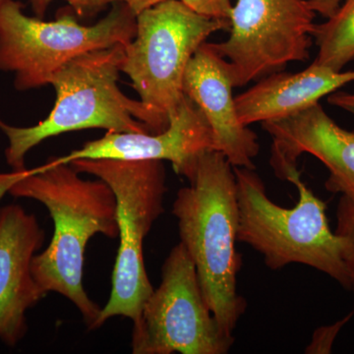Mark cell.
<instances>
[{"instance_id":"6da1fadb","label":"cell","mask_w":354,"mask_h":354,"mask_svg":"<svg viewBox=\"0 0 354 354\" xmlns=\"http://www.w3.org/2000/svg\"><path fill=\"white\" fill-rule=\"evenodd\" d=\"M8 193L41 202L50 212L55 232L48 248L32 258V276L44 292L55 291L70 300L88 329L95 330L102 308L84 288V258L94 235L118 236L113 190L102 179L85 180L71 165L53 158L27 169Z\"/></svg>"},{"instance_id":"7a4b0ae2","label":"cell","mask_w":354,"mask_h":354,"mask_svg":"<svg viewBox=\"0 0 354 354\" xmlns=\"http://www.w3.org/2000/svg\"><path fill=\"white\" fill-rule=\"evenodd\" d=\"M177 192L172 214L180 242L194 262L203 295L221 328L232 334L246 301L237 291L241 256L236 251L239 211L234 167L223 153H200Z\"/></svg>"},{"instance_id":"3957f363","label":"cell","mask_w":354,"mask_h":354,"mask_svg":"<svg viewBox=\"0 0 354 354\" xmlns=\"http://www.w3.org/2000/svg\"><path fill=\"white\" fill-rule=\"evenodd\" d=\"M124 46L83 53L58 69L50 84L57 93L55 106L38 124L16 127L0 120V130L8 139L6 160L12 171L26 169V156L32 148L64 133L94 128L149 133L143 104L127 97L118 85Z\"/></svg>"},{"instance_id":"277c9868","label":"cell","mask_w":354,"mask_h":354,"mask_svg":"<svg viewBox=\"0 0 354 354\" xmlns=\"http://www.w3.org/2000/svg\"><path fill=\"white\" fill-rule=\"evenodd\" d=\"M239 225L237 241L248 244L272 270L290 264L309 266L349 290L344 241L330 230L325 202L298 176L291 179L299 198L293 208L272 201L262 178L252 169L234 167Z\"/></svg>"},{"instance_id":"5b68a950","label":"cell","mask_w":354,"mask_h":354,"mask_svg":"<svg viewBox=\"0 0 354 354\" xmlns=\"http://www.w3.org/2000/svg\"><path fill=\"white\" fill-rule=\"evenodd\" d=\"M134 39L124 46L121 72L132 81L147 114L151 134L164 132L183 101L186 68L214 32L230 21L198 14L181 0H164L136 16Z\"/></svg>"},{"instance_id":"8992f818","label":"cell","mask_w":354,"mask_h":354,"mask_svg":"<svg viewBox=\"0 0 354 354\" xmlns=\"http://www.w3.org/2000/svg\"><path fill=\"white\" fill-rule=\"evenodd\" d=\"M79 174H92L113 190L116 201L120 248L108 304L95 329L115 316L139 318L153 288L144 263L143 242L164 214L167 176L162 160H76Z\"/></svg>"},{"instance_id":"52a82bcc","label":"cell","mask_w":354,"mask_h":354,"mask_svg":"<svg viewBox=\"0 0 354 354\" xmlns=\"http://www.w3.org/2000/svg\"><path fill=\"white\" fill-rule=\"evenodd\" d=\"M23 8L21 2L6 0L0 9V71L14 74L18 91L50 85L55 72L73 58L127 46L136 35V14L127 2L113 4L106 17L91 26L80 24L72 9L46 22L26 15Z\"/></svg>"},{"instance_id":"ba28073f","label":"cell","mask_w":354,"mask_h":354,"mask_svg":"<svg viewBox=\"0 0 354 354\" xmlns=\"http://www.w3.org/2000/svg\"><path fill=\"white\" fill-rule=\"evenodd\" d=\"M234 337L209 310L194 262L181 242L162 269V283L133 322L132 353L227 354Z\"/></svg>"},{"instance_id":"9c48e42d","label":"cell","mask_w":354,"mask_h":354,"mask_svg":"<svg viewBox=\"0 0 354 354\" xmlns=\"http://www.w3.org/2000/svg\"><path fill=\"white\" fill-rule=\"evenodd\" d=\"M315 14L308 0H236L230 37L214 43L227 60L234 87L308 59Z\"/></svg>"},{"instance_id":"30bf717a","label":"cell","mask_w":354,"mask_h":354,"mask_svg":"<svg viewBox=\"0 0 354 354\" xmlns=\"http://www.w3.org/2000/svg\"><path fill=\"white\" fill-rule=\"evenodd\" d=\"M262 127L272 138L270 164L279 178L290 183L300 176L298 158L310 153L330 172L327 190L354 199V132L339 127L319 102Z\"/></svg>"},{"instance_id":"8fae6325","label":"cell","mask_w":354,"mask_h":354,"mask_svg":"<svg viewBox=\"0 0 354 354\" xmlns=\"http://www.w3.org/2000/svg\"><path fill=\"white\" fill-rule=\"evenodd\" d=\"M207 150H216L213 132L202 111L185 95L164 132H106L55 160L64 164L76 160H167L185 177Z\"/></svg>"},{"instance_id":"7c38bea8","label":"cell","mask_w":354,"mask_h":354,"mask_svg":"<svg viewBox=\"0 0 354 354\" xmlns=\"http://www.w3.org/2000/svg\"><path fill=\"white\" fill-rule=\"evenodd\" d=\"M44 242V232L35 215L19 205L0 208V339L6 346L24 339L26 313L46 297L31 269Z\"/></svg>"},{"instance_id":"4fadbf2b","label":"cell","mask_w":354,"mask_h":354,"mask_svg":"<svg viewBox=\"0 0 354 354\" xmlns=\"http://www.w3.org/2000/svg\"><path fill=\"white\" fill-rule=\"evenodd\" d=\"M234 88L227 60L214 43L205 41L186 68L184 95L208 121L216 151L223 153L232 167L255 169L253 160L260 151L257 135L239 120Z\"/></svg>"},{"instance_id":"5bb4252c","label":"cell","mask_w":354,"mask_h":354,"mask_svg":"<svg viewBox=\"0 0 354 354\" xmlns=\"http://www.w3.org/2000/svg\"><path fill=\"white\" fill-rule=\"evenodd\" d=\"M354 82L353 71H335L313 62L297 73L274 72L235 97L242 124L279 120L318 104L324 97Z\"/></svg>"},{"instance_id":"9a60e30c","label":"cell","mask_w":354,"mask_h":354,"mask_svg":"<svg viewBox=\"0 0 354 354\" xmlns=\"http://www.w3.org/2000/svg\"><path fill=\"white\" fill-rule=\"evenodd\" d=\"M312 37L319 48L316 64L342 71L353 62L354 0H342L330 17L315 26Z\"/></svg>"},{"instance_id":"2e32d148","label":"cell","mask_w":354,"mask_h":354,"mask_svg":"<svg viewBox=\"0 0 354 354\" xmlns=\"http://www.w3.org/2000/svg\"><path fill=\"white\" fill-rule=\"evenodd\" d=\"M344 241V260L354 297V199L342 195L337 209V228ZM354 313V311H353Z\"/></svg>"},{"instance_id":"e0dca14e","label":"cell","mask_w":354,"mask_h":354,"mask_svg":"<svg viewBox=\"0 0 354 354\" xmlns=\"http://www.w3.org/2000/svg\"><path fill=\"white\" fill-rule=\"evenodd\" d=\"M55 0H29L32 12L36 17L44 19L51 2ZM69 4L70 8L77 16L82 18H92L97 16L106 7L118 2H127V0H64Z\"/></svg>"},{"instance_id":"ac0fdd59","label":"cell","mask_w":354,"mask_h":354,"mask_svg":"<svg viewBox=\"0 0 354 354\" xmlns=\"http://www.w3.org/2000/svg\"><path fill=\"white\" fill-rule=\"evenodd\" d=\"M353 314V312H351L349 315L344 317L342 320L337 321L333 325L318 328L312 335L311 342L305 349V353L328 354L332 353L333 344H334L337 335L341 332L342 327L351 320Z\"/></svg>"},{"instance_id":"d6986e66","label":"cell","mask_w":354,"mask_h":354,"mask_svg":"<svg viewBox=\"0 0 354 354\" xmlns=\"http://www.w3.org/2000/svg\"><path fill=\"white\" fill-rule=\"evenodd\" d=\"M198 14L214 19L230 21L232 0H181Z\"/></svg>"},{"instance_id":"ffe728a7","label":"cell","mask_w":354,"mask_h":354,"mask_svg":"<svg viewBox=\"0 0 354 354\" xmlns=\"http://www.w3.org/2000/svg\"><path fill=\"white\" fill-rule=\"evenodd\" d=\"M328 102L330 106L344 109L354 115V94L337 91L328 95Z\"/></svg>"},{"instance_id":"44dd1931","label":"cell","mask_w":354,"mask_h":354,"mask_svg":"<svg viewBox=\"0 0 354 354\" xmlns=\"http://www.w3.org/2000/svg\"><path fill=\"white\" fill-rule=\"evenodd\" d=\"M342 0H308L310 7L324 17H330L341 6Z\"/></svg>"},{"instance_id":"7402d4cb","label":"cell","mask_w":354,"mask_h":354,"mask_svg":"<svg viewBox=\"0 0 354 354\" xmlns=\"http://www.w3.org/2000/svg\"><path fill=\"white\" fill-rule=\"evenodd\" d=\"M27 169L23 171H12L9 174H0V200L9 192L14 183H17L20 178L25 176Z\"/></svg>"},{"instance_id":"603a6c76","label":"cell","mask_w":354,"mask_h":354,"mask_svg":"<svg viewBox=\"0 0 354 354\" xmlns=\"http://www.w3.org/2000/svg\"><path fill=\"white\" fill-rule=\"evenodd\" d=\"M162 1L164 0H127V3L137 16L145 9L150 8Z\"/></svg>"},{"instance_id":"cb8c5ba5","label":"cell","mask_w":354,"mask_h":354,"mask_svg":"<svg viewBox=\"0 0 354 354\" xmlns=\"http://www.w3.org/2000/svg\"><path fill=\"white\" fill-rule=\"evenodd\" d=\"M6 0H0V9H1V7L3 6V4L6 3Z\"/></svg>"}]
</instances>
